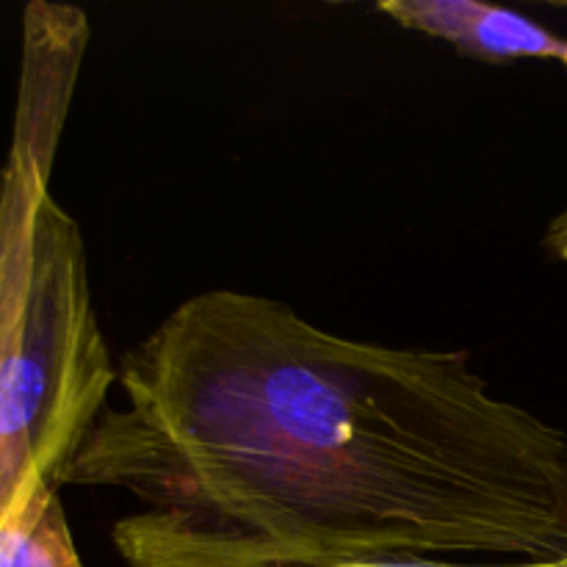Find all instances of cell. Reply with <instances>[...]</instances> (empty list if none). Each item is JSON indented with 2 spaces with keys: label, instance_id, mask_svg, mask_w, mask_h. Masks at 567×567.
Returning <instances> with one entry per match:
<instances>
[{
  "label": "cell",
  "instance_id": "obj_7",
  "mask_svg": "<svg viewBox=\"0 0 567 567\" xmlns=\"http://www.w3.org/2000/svg\"><path fill=\"white\" fill-rule=\"evenodd\" d=\"M554 6H557V9H565L567 11V0H559V3H554Z\"/></svg>",
  "mask_w": 567,
  "mask_h": 567
},
{
  "label": "cell",
  "instance_id": "obj_5",
  "mask_svg": "<svg viewBox=\"0 0 567 567\" xmlns=\"http://www.w3.org/2000/svg\"><path fill=\"white\" fill-rule=\"evenodd\" d=\"M336 567H567V554L546 559H493V563H454V559H369Z\"/></svg>",
  "mask_w": 567,
  "mask_h": 567
},
{
  "label": "cell",
  "instance_id": "obj_4",
  "mask_svg": "<svg viewBox=\"0 0 567 567\" xmlns=\"http://www.w3.org/2000/svg\"><path fill=\"white\" fill-rule=\"evenodd\" d=\"M0 567H83L59 487L31 476L0 515Z\"/></svg>",
  "mask_w": 567,
  "mask_h": 567
},
{
  "label": "cell",
  "instance_id": "obj_8",
  "mask_svg": "<svg viewBox=\"0 0 567 567\" xmlns=\"http://www.w3.org/2000/svg\"><path fill=\"white\" fill-rule=\"evenodd\" d=\"M565 64V70H567V48H565V53H563V59H559Z\"/></svg>",
  "mask_w": 567,
  "mask_h": 567
},
{
  "label": "cell",
  "instance_id": "obj_3",
  "mask_svg": "<svg viewBox=\"0 0 567 567\" xmlns=\"http://www.w3.org/2000/svg\"><path fill=\"white\" fill-rule=\"evenodd\" d=\"M377 9L408 31L426 33L474 59H563L567 39L518 11L476 0H388Z\"/></svg>",
  "mask_w": 567,
  "mask_h": 567
},
{
  "label": "cell",
  "instance_id": "obj_1",
  "mask_svg": "<svg viewBox=\"0 0 567 567\" xmlns=\"http://www.w3.org/2000/svg\"><path fill=\"white\" fill-rule=\"evenodd\" d=\"M59 487H114L127 567L567 554V435L463 349L354 341L210 288L127 349Z\"/></svg>",
  "mask_w": 567,
  "mask_h": 567
},
{
  "label": "cell",
  "instance_id": "obj_6",
  "mask_svg": "<svg viewBox=\"0 0 567 567\" xmlns=\"http://www.w3.org/2000/svg\"><path fill=\"white\" fill-rule=\"evenodd\" d=\"M546 247H548V252L554 255V258L567 264V210H563V214H559L557 219L548 225Z\"/></svg>",
  "mask_w": 567,
  "mask_h": 567
},
{
  "label": "cell",
  "instance_id": "obj_2",
  "mask_svg": "<svg viewBox=\"0 0 567 567\" xmlns=\"http://www.w3.org/2000/svg\"><path fill=\"white\" fill-rule=\"evenodd\" d=\"M89 44L66 6L22 17L14 127L0 169V515L31 476L59 487L116 382L78 221L50 192Z\"/></svg>",
  "mask_w": 567,
  "mask_h": 567
}]
</instances>
